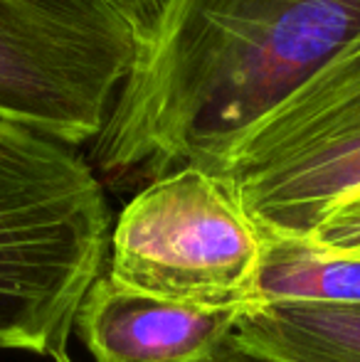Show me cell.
<instances>
[{"label": "cell", "mask_w": 360, "mask_h": 362, "mask_svg": "<svg viewBox=\"0 0 360 362\" xmlns=\"http://www.w3.org/2000/svg\"><path fill=\"white\" fill-rule=\"evenodd\" d=\"M101 8L111 10L116 18H121L136 35L141 47L153 40L158 23L163 18V10L168 8L170 0H94Z\"/></svg>", "instance_id": "cell-10"}, {"label": "cell", "mask_w": 360, "mask_h": 362, "mask_svg": "<svg viewBox=\"0 0 360 362\" xmlns=\"http://www.w3.org/2000/svg\"><path fill=\"white\" fill-rule=\"evenodd\" d=\"M54 362H74V360L69 358V353H67V350H64V353H59L57 358H54Z\"/></svg>", "instance_id": "cell-12"}, {"label": "cell", "mask_w": 360, "mask_h": 362, "mask_svg": "<svg viewBox=\"0 0 360 362\" xmlns=\"http://www.w3.org/2000/svg\"><path fill=\"white\" fill-rule=\"evenodd\" d=\"M360 37V0H170L91 158L153 177L197 160Z\"/></svg>", "instance_id": "cell-1"}, {"label": "cell", "mask_w": 360, "mask_h": 362, "mask_svg": "<svg viewBox=\"0 0 360 362\" xmlns=\"http://www.w3.org/2000/svg\"><path fill=\"white\" fill-rule=\"evenodd\" d=\"M360 305V254L311 239L262 234V262L250 305Z\"/></svg>", "instance_id": "cell-8"}, {"label": "cell", "mask_w": 360, "mask_h": 362, "mask_svg": "<svg viewBox=\"0 0 360 362\" xmlns=\"http://www.w3.org/2000/svg\"><path fill=\"white\" fill-rule=\"evenodd\" d=\"M109 276L161 298L250 305L262 232L232 190L197 165L153 177L121 210Z\"/></svg>", "instance_id": "cell-4"}, {"label": "cell", "mask_w": 360, "mask_h": 362, "mask_svg": "<svg viewBox=\"0 0 360 362\" xmlns=\"http://www.w3.org/2000/svg\"><path fill=\"white\" fill-rule=\"evenodd\" d=\"M109 239L104 185L77 148L0 116V350H67Z\"/></svg>", "instance_id": "cell-2"}, {"label": "cell", "mask_w": 360, "mask_h": 362, "mask_svg": "<svg viewBox=\"0 0 360 362\" xmlns=\"http://www.w3.org/2000/svg\"><path fill=\"white\" fill-rule=\"evenodd\" d=\"M232 338L274 362H360V305H247Z\"/></svg>", "instance_id": "cell-7"}, {"label": "cell", "mask_w": 360, "mask_h": 362, "mask_svg": "<svg viewBox=\"0 0 360 362\" xmlns=\"http://www.w3.org/2000/svg\"><path fill=\"white\" fill-rule=\"evenodd\" d=\"M185 165L220 177L262 234L311 239L360 195V37L250 129Z\"/></svg>", "instance_id": "cell-3"}, {"label": "cell", "mask_w": 360, "mask_h": 362, "mask_svg": "<svg viewBox=\"0 0 360 362\" xmlns=\"http://www.w3.org/2000/svg\"><path fill=\"white\" fill-rule=\"evenodd\" d=\"M139 52L129 25L94 0H0V116L94 144Z\"/></svg>", "instance_id": "cell-5"}, {"label": "cell", "mask_w": 360, "mask_h": 362, "mask_svg": "<svg viewBox=\"0 0 360 362\" xmlns=\"http://www.w3.org/2000/svg\"><path fill=\"white\" fill-rule=\"evenodd\" d=\"M202 362H274V360L265 358V355L252 353V350H247V348H242V345L230 335V338H227L225 343H222L220 348L210 355V358H205Z\"/></svg>", "instance_id": "cell-11"}, {"label": "cell", "mask_w": 360, "mask_h": 362, "mask_svg": "<svg viewBox=\"0 0 360 362\" xmlns=\"http://www.w3.org/2000/svg\"><path fill=\"white\" fill-rule=\"evenodd\" d=\"M311 242L331 252L360 254V195L338 205L323 219L313 232Z\"/></svg>", "instance_id": "cell-9"}, {"label": "cell", "mask_w": 360, "mask_h": 362, "mask_svg": "<svg viewBox=\"0 0 360 362\" xmlns=\"http://www.w3.org/2000/svg\"><path fill=\"white\" fill-rule=\"evenodd\" d=\"M245 308L161 298L101 274L74 330L94 362H202L235 333Z\"/></svg>", "instance_id": "cell-6"}]
</instances>
